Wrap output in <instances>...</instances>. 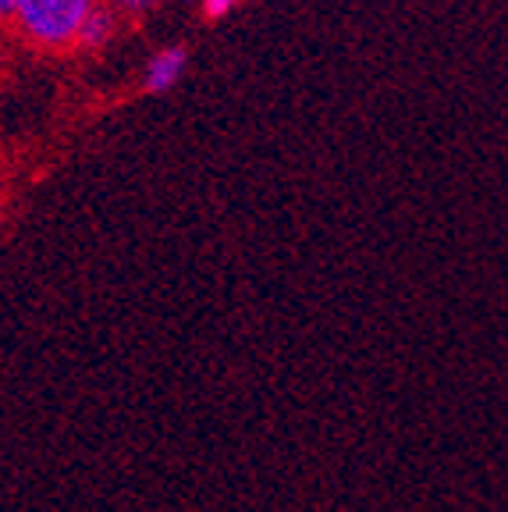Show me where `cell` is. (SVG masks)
<instances>
[{"label":"cell","mask_w":508,"mask_h":512,"mask_svg":"<svg viewBox=\"0 0 508 512\" xmlns=\"http://www.w3.org/2000/svg\"><path fill=\"white\" fill-rule=\"evenodd\" d=\"M96 8L100 0H18L11 22L36 47L64 50L79 43L82 25Z\"/></svg>","instance_id":"1"},{"label":"cell","mask_w":508,"mask_h":512,"mask_svg":"<svg viewBox=\"0 0 508 512\" xmlns=\"http://www.w3.org/2000/svg\"><path fill=\"white\" fill-rule=\"evenodd\" d=\"M185 68H189V50L185 47H164L146 61L143 68V89L153 96L171 93L182 82Z\"/></svg>","instance_id":"2"},{"label":"cell","mask_w":508,"mask_h":512,"mask_svg":"<svg viewBox=\"0 0 508 512\" xmlns=\"http://www.w3.org/2000/svg\"><path fill=\"white\" fill-rule=\"evenodd\" d=\"M114 32H118V11L100 4V8L86 18V25H82L79 47L82 50H104V47H111Z\"/></svg>","instance_id":"3"},{"label":"cell","mask_w":508,"mask_h":512,"mask_svg":"<svg viewBox=\"0 0 508 512\" xmlns=\"http://www.w3.org/2000/svg\"><path fill=\"white\" fill-rule=\"evenodd\" d=\"M199 11L210 18V22H221V18H228L231 11H239L246 0H196Z\"/></svg>","instance_id":"4"},{"label":"cell","mask_w":508,"mask_h":512,"mask_svg":"<svg viewBox=\"0 0 508 512\" xmlns=\"http://www.w3.org/2000/svg\"><path fill=\"white\" fill-rule=\"evenodd\" d=\"M157 4H160V0H111V8L118 11V15H128V18L150 15Z\"/></svg>","instance_id":"5"},{"label":"cell","mask_w":508,"mask_h":512,"mask_svg":"<svg viewBox=\"0 0 508 512\" xmlns=\"http://www.w3.org/2000/svg\"><path fill=\"white\" fill-rule=\"evenodd\" d=\"M18 0H0V18H15Z\"/></svg>","instance_id":"6"},{"label":"cell","mask_w":508,"mask_h":512,"mask_svg":"<svg viewBox=\"0 0 508 512\" xmlns=\"http://www.w3.org/2000/svg\"><path fill=\"white\" fill-rule=\"evenodd\" d=\"M0 221H4V203H0Z\"/></svg>","instance_id":"7"}]
</instances>
